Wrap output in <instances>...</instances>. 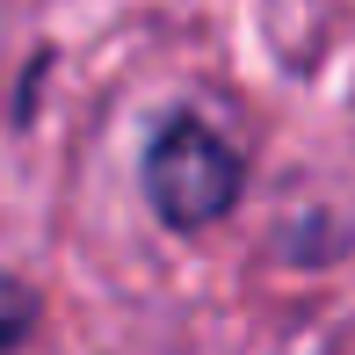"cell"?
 <instances>
[{
    "instance_id": "obj_2",
    "label": "cell",
    "mask_w": 355,
    "mask_h": 355,
    "mask_svg": "<svg viewBox=\"0 0 355 355\" xmlns=\"http://www.w3.org/2000/svg\"><path fill=\"white\" fill-rule=\"evenodd\" d=\"M29 312H37V297L22 283H0V348H15L29 334Z\"/></svg>"
},
{
    "instance_id": "obj_1",
    "label": "cell",
    "mask_w": 355,
    "mask_h": 355,
    "mask_svg": "<svg viewBox=\"0 0 355 355\" xmlns=\"http://www.w3.org/2000/svg\"><path fill=\"white\" fill-rule=\"evenodd\" d=\"M239 182H247L239 153L211 131V123H196V116L159 123V138L145 145V196H153L159 225H174V232L218 225L239 203Z\"/></svg>"
}]
</instances>
